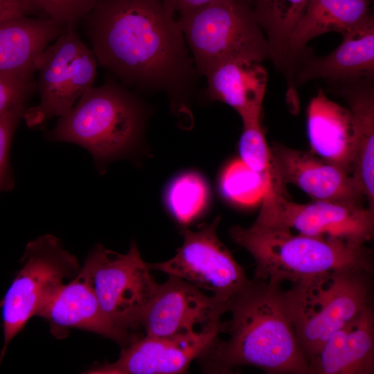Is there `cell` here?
<instances>
[{"mask_svg":"<svg viewBox=\"0 0 374 374\" xmlns=\"http://www.w3.org/2000/svg\"><path fill=\"white\" fill-rule=\"evenodd\" d=\"M82 21L98 64L120 83L164 91L175 105L188 99L198 73L162 0H98Z\"/></svg>","mask_w":374,"mask_h":374,"instance_id":"6da1fadb","label":"cell"},{"mask_svg":"<svg viewBox=\"0 0 374 374\" xmlns=\"http://www.w3.org/2000/svg\"><path fill=\"white\" fill-rule=\"evenodd\" d=\"M226 340L216 338L197 358L204 372L228 373L238 366L270 374H312L295 335L281 284L253 278L230 301Z\"/></svg>","mask_w":374,"mask_h":374,"instance_id":"7a4b0ae2","label":"cell"},{"mask_svg":"<svg viewBox=\"0 0 374 374\" xmlns=\"http://www.w3.org/2000/svg\"><path fill=\"white\" fill-rule=\"evenodd\" d=\"M233 241L254 258V278L282 284L329 271H372V252L366 244L307 235L288 229L254 222L232 226Z\"/></svg>","mask_w":374,"mask_h":374,"instance_id":"3957f363","label":"cell"},{"mask_svg":"<svg viewBox=\"0 0 374 374\" xmlns=\"http://www.w3.org/2000/svg\"><path fill=\"white\" fill-rule=\"evenodd\" d=\"M146 110L139 98L121 83L107 80L88 88L59 117L46 135L53 141L78 144L92 155L100 170L129 152L143 131Z\"/></svg>","mask_w":374,"mask_h":374,"instance_id":"277c9868","label":"cell"},{"mask_svg":"<svg viewBox=\"0 0 374 374\" xmlns=\"http://www.w3.org/2000/svg\"><path fill=\"white\" fill-rule=\"evenodd\" d=\"M371 273L329 271L301 279L285 290L287 312L309 364L335 331L371 305Z\"/></svg>","mask_w":374,"mask_h":374,"instance_id":"5b68a950","label":"cell"},{"mask_svg":"<svg viewBox=\"0 0 374 374\" xmlns=\"http://www.w3.org/2000/svg\"><path fill=\"white\" fill-rule=\"evenodd\" d=\"M177 21L198 75L230 60L269 58L266 37L249 0H221L179 13Z\"/></svg>","mask_w":374,"mask_h":374,"instance_id":"8992f818","label":"cell"},{"mask_svg":"<svg viewBox=\"0 0 374 374\" xmlns=\"http://www.w3.org/2000/svg\"><path fill=\"white\" fill-rule=\"evenodd\" d=\"M77 277L92 290L109 321L127 334L141 326L159 287L134 241L125 254L97 244Z\"/></svg>","mask_w":374,"mask_h":374,"instance_id":"52a82bcc","label":"cell"},{"mask_svg":"<svg viewBox=\"0 0 374 374\" xmlns=\"http://www.w3.org/2000/svg\"><path fill=\"white\" fill-rule=\"evenodd\" d=\"M21 263V269L0 301L3 335L0 363L12 340L32 317H38L64 280L76 277L81 267L77 258L52 234L30 241Z\"/></svg>","mask_w":374,"mask_h":374,"instance_id":"ba28073f","label":"cell"},{"mask_svg":"<svg viewBox=\"0 0 374 374\" xmlns=\"http://www.w3.org/2000/svg\"><path fill=\"white\" fill-rule=\"evenodd\" d=\"M98 62L75 26H68L35 59L37 89L40 100L26 108L23 118L29 127H38L66 114L82 93L93 85Z\"/></svg>","mask_w":374,"mask_h":374,"instance_id":"9c48e42d","label":"cell"},{"mask_svg":"<svg viewBox=\"0 0 374 374\" xmlns=\"http://www.w3.org/2000/svg\"><path fill=\"white\" fill-rule=\"evenodd\" d=\"M220 217L196 231L182 227V246L170 260L147 263L148 268L183 278L200 290L229 302L249 283L244 269L217 235Z\"/></svg>","mask_w":374,"mask_h":374,"instance_id":"30bf717a","label":"cell"},{"mask_svg":"<svg viewBox=\"0 0 374 374\" xmlns=\"http://www.w3.org/2000/svg\"><path fill=\"white\" fill-rule=\"evenodd\" d=\"M256 223L307 235L366 244L374 233V211L362 204L314 200L307 204L269 193L263 196Z\"/></svg>","mask_w":374,"mask_h":374,"instance_id":"8fae6325","label":"cell"},{"mask_svg":"<svg viewBox=\"0 0 374 374\" xmlns=\"http://www.w3.org/2000/svg\"><path fill=\"white\" fill-rule=\"evenodd\" d=\"M143 317L145 336L172 337L210 332L223 333L222 315L229 302L205 294L181 278L168 275Z\"/></svg>","mask_w":374,"mask_h":374,"instance_id":"7c38bea8","label":"cell"},{"mask_svg":"<svg viewBox=\"0 0 374 374\" xmlns=\"http://www.w3.org/2000/svg\"><path fill=\"white\" fill-rule=\"evenodd\" d=\"M220 332L160 337H136L122 349L112 363L93 365L89 374H177L186 373L191 362L209 346Z\"/></svg>","mask_w":374,"mask_h":374,"instance_id":"4fadbf2b","label":"cell"},{"mask_svg":"<svg viewBox=\"0 0 374 374\" xmlns=\"http://www.w3.org/2000/svg\"><path fill=\"white\" fill-rule=\"evenodd\" d=\"M280 178L292 184L314 200L364 205L366 198L352 175L311 151L270 146Z\"/></svg>","mask_w":374,"mask_h":374,"instance_id":"5bb4252c","label":"cell"},{"mask_svg":"<svg viewBox=\"0 0 374 374\" xmlns=\"http://www.w3.org/2000/svg\"><path fill=\"white\" fill-rule=\"evenodd\" d=\"M38 317L46 321L51 333L58 339L66 338L71 329L98 334L123 347L136 337L109 321L92 290L77 276L51 295Z\"/></svg>","mask_w":374,"mask_h":374,"instance_id":"9a60e30c","label":"cell"},{"mask_svg":"<svg viewBox=\"0 0 374 374\" xmlns=\"http://www.w3.org/2000/svg\"><path fill=\"white\" fill-rule=\"evenodd\" d=\"M342 37L339 46L325 56L307 51L301 56L294 70L295 87L319 78L333 82L374 78L373 15Z\"/></svg>","mask_w":374,"mask_h":374,"instance_id":"2e32d148","label":"cell"},{"mask_svg":"<svg viewBox=\"0 0 374 374\" xmlns=\"http://www.w3.org/2000/svg\"><path fill=\"white\" fill-rule=\"evenodd\" d=\"M310 365L312 374H373L374 315L371 305L335 331Z\"/></svg>","mask_w":374,"mask_h":374,"instance_id":"e0dca14e","label":"cell"},{"mask_svg":"<svg viewBox=\"0 0 374 374\" xmlns=\"http://www.w3.org/2000/svg\"><path fill=\"white\" fill-rule=\"evenodd\" d=\"M374 78L328 82L348 105L353 127L352 176L374 210Z\"/></svg>","mask_w":374,"mask_h":374,"instance_id":"ac0fdd59","label":"cell"},{"mask_svg":"<svg viewBox=\"0 0 374 374\" xmlns=\"http://www.w3.org/2000/svg\"><path fill=\"white\" fill-rule=\"evenodd\" d=\"M371 3V0H309L290 42L284 71L290 91H295V66L306 51L307 43L326 33L342 35L361 26L373 16Z\"/></svg>","mask_w":374,"mask_h":374,"instance_id":"d6986e66","label":"cell"},{"mask_svg":"<svg viewBox=\"0 0 374 374\" xmlns=\"http://www.w3.org/2000/svg\"><path fill=\"white\" fill-rule=\"evenodd\" d=\"M67 27L45 17L30 15L0 21V73L33 78L36 57Z\"/></svg>","mask_w":374,"mask_h":374,"instance_id":"ffe728a7","label":"cell"},{"mask_svg":"<svg viewBox=\"0 0 374 374\" xmlns=\"http://www.w3.org/2000/svg\"><path fill=\"white\" fill-rule=\"evenodd\" d=\"M206 95L226 103L240 116L242 123L259 121L267 85V73L260 63L230 60L212 68L205 75Z\"/></svg>","mask_w":374,"mask_h":374,"instance_id":"44dd1931","label":"cell"},{"mask_svg":"<svg viewBox=\"0 0 374 374\" xmlns=\"http://www.w3.org/2000/svg\"><path fill=\"white\" fill-rule=\"evenodd\" d=\"M307 130L311 152L352 175L355 139L348 109L319 91L308 109Z\"/></svg>","mask_w":374,"mask_h":374,"instance_id":"7402d4cb","label":"cell"},{"mask_svg":"<svg viewBox=\"0 0 374 374\" xmlns=\"http://www.w3.org/2000/svg\"><path fill=\"white\" fill-rule=\"evenodd\" d=\"M254 17L265 33L270 59L283 73L292 33L309 0H249Z\"/></svg>","mask_w":374,"mask_h":374,"instance_id":"603a6c76","label":"cell"},{"mask_svg":"<svg viewBox=\"0 0 374 374\" xmlns=\"http://www.w3.org/2000/svg\"><path fill=\"white\" fill-rule=\"evenodd\" d=\"M238 150L240 159L264 179L267 185L265 195L274 193L287 197L286 186L280 178L260 120L243 123Z\"/></svg>","mask_w":374,"mask_h":374,"instance_id":"cb8c5ba5","label":"cell"},{"mask_svg":"<svg viewBox=\"0 0 374 374\" xmlns=\"http://www.w3.org/2000/svg\"><path fill=\"white\" fill-rule=\"evenodd\" d=\"M208 199L209 190L206 181L193 172L175 177L166 194L168 208L181 224H187L197 217L206 208Z\"/></svg>","mask_w":374,"mask_h":374,"instance_id":"d4e9b609","label":"cell"},{"mask_svg":"<svg viewBox=\"0 0 374 374\" xmlns=\"http://www.w3.org/2000/svg\"><path fill=\"white\" fill-rule=\"evenodd\" d=\"M220 188L227 199L242 206L261 202L267 193L264 179L240 159L225 168L220 179Z\"/></svg>","mask_w":374,"mask_h":374,"instance_id":"484cf974","label":"cell"},{"mask_svg":"<svg viewBox=\"0 0 374 374\" xmlns=\"http://www.w3.org/2000/svg\"><path fill=\"white\" fill-rule=\"evenodd\" d=\"M26 108V104L19 105L0 113V193L14 186L9 152L14 132Z\"/></svg>","mask_w":374,"mask_h":374,"instance_id":"4316f807","label":"cell"},{"mask_svg":"<svg viewBox=\"0 0 374 374\" xmlns=\"http://www.w3.org/2000/svg\"><path fill=\"white\" fill-rule=\"evenodd\" d=\"M43 17L66 26H75L98 0H32Z\"/></svg>","mask_w":374,"mask_h":374,"instance_id":"83f0119b","label":"cell"},{"mask_svg":"<svg viewBox=\"0 0 374 374\" xmlns=\"http://www.w3.org/2000/svg\"><path fill=\"white\" fill-rule=\"evenodd\" d=\"M37 89L33 78L0 73V113L27 104Z\"/></svg>","mask_w":374,"mask_h":374,"instance_id":"f1b7e54d","label":"cell"},{"mask_svg":"<svg viewBox=\"0 0 374 374\" xmlns=\"http://www.w3.org/2000/svg\"><path fill=\"white\" fill-rule=\"evenodd\" d=\"M37 15L42 13L32 0H0V21L17 16Z\"/></svg>","mask_w":374,"mask_h":374,"instance_id":"f546056e","label":"cell"},{"mask_svg":"<svg viewBox=\"0 0 374 374\" xmlns=\"http://www.w3.org/2000/svg\"><path fill=\"white\" fill-rule=\"evenodd\" d=\"M167 10L172 15L199 8L221 0H162Z\"/></svg>","mask_w":374,"mask_h":374,"instance_id":"4dcf8cb0","label":"cell"}]
</instances>
